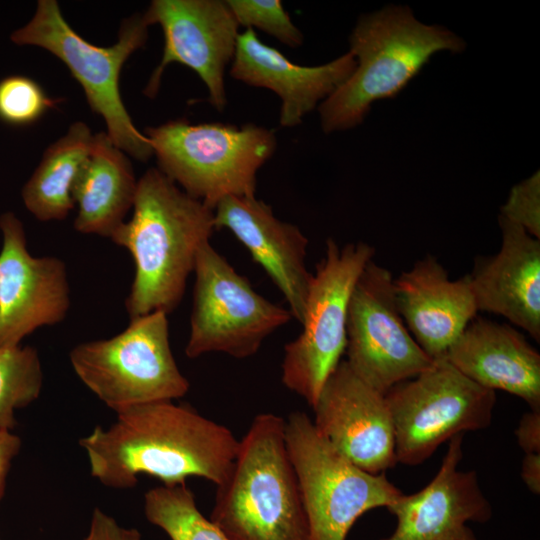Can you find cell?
<instances>
[{"label":"cell","instance_id":"1","mask_svg":"<svg viewBox=\"0 0 540 540\" xmlns=\"http://www.w3.org/2000/svg\"><path fill=\"white\" fill-rule=\"evenodd\" d=\"M108 428L97 426L80 439L91 475L104 486L133 488L150 475L164 486L196 476L216 486L226 479L239 440L226 426L187 404L158 401L116 412Z\"/></svg>","mask_w":540,"mask_h":540},{"label":"cell","instance_id":"2","mask_svg":"<svg viewBox=\"0 0 540 540\" xmlns=\"http://www.w3.org/2000/svg\"><path fill=\"white\" fill-rule=\"evenodd\" d=\"M133 215L110 239L131 255L135 273L125 308L130 319L180 304L200 248L215 230L214 213L158 168L137 182Z\"/></svg>","mask_w":540,"mask_h":540},{"label":"cell","instance_id":"3","mask_svg":"<svg viewBox=\"0 0 540 540\" xmlns=\"http://www.w3.org/2000/svg\"><path fill=\"white\" fill-rule=\"evenodd\" d=\"M349 46L354 71L318 106L327 134L361 124L374 102L397 95L432 55L460 53L466 44L447 28L420 22L408 6L388 5L359 18Z\"/></svg>","mask_w":540,"mask_h":540},{"label":"cell","instance_id":"4","mask_svg":"<svg viewBox=\"0 0 540 540\" xmlns=\"http://www.w3.org/2000/svg\"><path fill=\"white\" fill-rule=\"evenodd\" d=\"M216 487L210 520L230 540H309L282 417L262 413L253 419Z\"/></svg>","mask_w":540,"mask_h":540},{"label":"cell","instance_id":"5","mask_svg":"<svg viewBox=\"0 0 540 540\" xmlns=\"http://www.w3.org/2000/svg\"><path fill=\"white\" fill-rule=\"evenodd\" d=\"M158 169L212 210L228 196H255L257 172L277 147L273 130L247 123L177 119L145 133Z\"/></svg>","mask_w":540,"mask_h":540},{"label":"cell","instance_id":"6","mask_svg":"<svg viewBox=\"0 0 540 540\" xmlns=\"http://www.w3.org/2000/svg\"><path fill=\"white\" fill-rule=\"evenodd\" d=\"M148 27L143 14H134L122 21L116 43L100 47L72 29L57 1L39 0L32 19L10 38L17 45L38 46L59 58L82 86L90 108L104 119L111 141L145 162L154 155L153 149L122 101L119 77L126 60L146 43Z\"/></svg>","mask_w":540,"mask_h":540},{"label":"cell","instance_id":"7","mask_svg":"<svg viewBox=\"0 0 540 540\" xmlns=\"http://www.w3.org/2000/svg\"><path fill=\"white\" fill-rule=\"evenodd\" d=\"M167 315L155 311L132 318L117 335L82 342L70 351L75 374L115 413L188 392L189 381L171 351Z\"/></svg>","mask_w":540,"mask_h":540},{"label":"cell","instance_id":"8","mask_svg":"<svg viewBox=\"0 0 540 540\" xmlns=\"http://www.w3.org/2000/svg\"><path fill=\"white\" fill-rule=\"evenodd\" d=\"M285 440L309 525V540H345L364 513L401 494L386 476L356 466L316 430L305 412L285 420Z\"/></svg>","mask_w":540,"mask_h":540},{"label":"cell","instance_id":"9","mask_svg":"<svg viewBox=\"0 0 540 540\" xmlns=\"http://www.w3.org/2000/svg\"><path fill=\"white\" fill-rule=\"evenodd\" d=\"M374 254L365 242L339 246L328 239L312 274L302 331L285 345L282 361V383L312 408L346 350L349 300Z\"/></svg>","mask_w":540,"mask_h":540},{"label":"cell","instance_id":"10","mask_svg":"<svg viewBox=\"0 0 540 540\" xmlns=\"http://www.w3.org/2000/svg\"><path fill=\"white\" fill-rule=\"evenodd\" d=\"M392 416L397 463L422 464L454 436L487 428L496 392L458 371L444 357L386 394Z\"/></svg>","mask_w":540,"mask_h":540},{"label":"cell","instance_id":"11","mask_svg":"<svg viewBox=\"0 0 540 540\" xmlns=\"http://www.w3.org/2000/svg\"><path fill=\"white\" fill-rule=\"evenodd\" d=\"M193 273L188 358L209 353L248 358L293 318L289 309L260 295L210 242L200 248Z\"/></svg>","mask_w":540,"mask_h":540},{"label":"cell","instance_id":"12","mask_svg":"<svg viewBox=\"0 0 540 540\" xmlns=\"http://www.w3.org/2000/svg\"><path fill=\"white\" fill-rule=\"evenodd\" d=\"M393 281L387 268L369 261L354 285L347 315L346 362L382 394L433 363L399 313Z\"/></svg>","mask_w":540,"mask_h":540},{"label":"cell","instance_id":"13","mask_svg":"<svg viewBox=\"0 0 540 540\" xmlns=\"http://www.w3.org/2000/svg\"><path fill=\"white\" fill-rule=\"evenodd\" d=\"M148 25L158 24L164 34L160 63L144 94L154 98L165 68L180 63L197 73L209 93V102L223 111L226 103L225 70L232 62L239 25L226 1L153 0L143 14Z\"/></svg>","mask_w":540,"mask_h":540},{"label":"cell","instance_id":"14","mask_svg":"<svg viewBox=\"0 0 540 540\" xmlns=\"http://www.w3.org/2000/svg\"><path fill=\"white\" fill-rule=\"evenodd\" d=\"M0 349L20 346L40 327L62 322L71 306L65 263L34 257L22 222L12 212L0 216Z\"/></svg>","mask_w":540,"mask_h":540},{"label":"cell","instance_id":"15","mask_svg":"<svg viewBox=\"0 0 540 540\" xmlns=\"http://www.w3.org/2000/svg\"><path fill=\"white\" fill-rule=\"evenodd\" d=\"M313 425L338 452L372 474L397 464L395 430L385 394L341 360L315 405Z\"/></svg>","mask_w":540,"mask_h":540},{"label":"cell","instance_id":"16","mask_svg":"<svg viewBox=\"0 0 540 540\" xmlns=\"http://www.w3.org/2000/svg\"><path fill=\"white\" fill-rule=\"evenodd\" d=\"M463 436L449 440L434 478L421 490L401 494L387 509L396 517L395 530L380 540H479L467 523H485L492 506L476 471L459 469Z\"/></svg>","mask_w":540,"mask_h":540},{"label":"cell","instance_id":"17","mask_svg":"<svg viewBox=\"0 0 540 540\" xmlns=\"http://www.w3.org/2000/svg\"><path fill=\"white\" fill-rule=\"evenodd\" d=\"M213 213L215 230H229L248 250L282 293L292 317L301 323L312 278L306 266L307 237L296 225L278 219L255 196L225 197Z\"/></svg>","mask_w":540,"mask_h":540},{"label":"cell","instance_id":"18","mask_svg":"<svg viewBox=\"0 0 540 540\" xmlns=\"http://www.w3.org/2000/svg\"><path fill=\"white\" fill-rule=\"evenodd\" d=\"M355 67L349 51L322 65H298L248 28L238 34L230 74L249 86L273 91L281 100L280 125L295 127L341 86Z\"/></svg>","mask_w":540,"mask_h":540},{"label":"cell","instance_id":"19","mask_svg":"<svg viewBox=\"0 0 540 540\" xmlns=\"http://www.w3.org/2000/svg\"><path fill=\"white\" fill-rule=\"evenodd\" d=\"M399 313L431 358L443 357L478 309L469 275L457 280L432 255L417 260L393 281Z\"/></svg>","mask_w":540,"mask_h":540},{"label":"cell","instance_id":"20","mask_svg":"<svg viewBox=\"0 0 540 540\" xmlns=\"http://www.w3.org/2000/svg\"><path fill=\"white\" fill-rule=\"evenodd\" d=\"M499 251L479 257L468 274L479 311L505 317L540 341V239L498 216Z\"/></svg>","mask_w":540,"mask_h":540},{"label":"cell","instance_id":"21","mask_svg":"<svg viewBox=\"0 0 540 540\" xmlns=\"http://www.w3.org/2000/svg\"><path fill=\"white\" fill-rule=\"evenodd\" d=\"M443 357L476 384L540 410V354L514 326L476 316Z\"/></svg>","mask_w":540,"mask_h":540},{"label":"cell","instance_id":"22","mask_svg":"<svg viewBox=\"0 0 540 540\" xmlns=\"http://www.w3.org/2000/svg\"><path fill=\"white\" fill-rule=\"evenodd\" d=\"M137 182L129 158L104 132L93 136L73 189L74 229L110 238L133 207Z\"/></svg>","mask_w":540,"mask_h":540},{"label":"cell","instance_id":"23","mask_svg":"<svg viewBox=\"0 0 540 540\" xmlns=\"http://www.w3.org/2000/svg\"><path fill=\"white\" fill-rule=\"evenodd\" d=\"M93 134L83 122L50 145L22 189L29 212L40 221L63 220L74 207L73 189L89 156Z\"/></svg>","mask_w":540,"mask_h":540},{"label":"cell","instance_id":"24","mask_svg":"<svg viewBox=\"0 0 540 540\" xmlns=\"http://www.w3.org/2000/svg\"><path fill=\"white\" fill-rule=\"evenodd\" d=\"M144 512L171 540H230L202 515L186 483L150 489L144 496Z\"/></svg>","mask_w":540,"mask_h":540},{"label":"cell","instance_id":"25","mask_svg":"<svg viewBox=\"0 0 540 540\" xmlns=\"http://www.w3.org/2000/svg\"><path fill=\"white\" fill-rule=\"evenodd\" d=\"M43 371L35 348L0 349V429L16 425L15 411L38 399Z\"/></svg>","mask_w":540,"mask_h":540},{"label":"cell","instance_id":"26","mask_svg":"<svg viewBox=\"0 0 540 540\" xmlns=\"http://www.w3.org/2000/svg\"><path fill=\"white\" fill-rule=\"evenodd\" d=\"M56 102L30 77L10 75L0 80V120L9 125L33 124Z\"/></svg>","mask_w":540,"mask_h":540},{"label":"cell","instance_id":"27","mask_svg":"<svg viewBox=\"0 0 540 540\" xmlns=\"http://www.w3.org/2000/svg\"><path fill=\"white\" fill-rule=\"evenodd\" d=\"M239 26L257 28L279 42L296 48L304 36L280 0H225Z\"/></svg>","mask_w":540,"mask_h":540},{"label":"cell","instance_id":"28","mask_svg":"<svg viewBox=\"0 0 540 540\" xmlns=\"http://www.w3.org/2000/svg\"><path fill=\"white\" fill-rule=\"evenodd\" d=\"M522 227L531 236L540 239V173L514 185L500 214Z\"/></svg>","mask_w":540,"mask_h":540},{"label":"cell","instance_id":"29","mask_svg":"<svg viewBox=\"0 0 540 540\" xmlns=\"http://www.w3.org/2000/svg\"><path fill=\"white\" fill-rule=\"evenodd\" d=\"M83 540H141V535L134 528L121 527L114 518L96 508Z\"/></svg>","mask_w":540,"mask_h":540},{"label":"cell","instance_id":"30","mask_svg":"<svg viewBox=\"0 0 540 540\" xmlns=\"http://www.w3.org/2000/svg\"><path fill=\"white\" fill-rule=\"evenodd\" d=\"M515 436L524 453L540 454V410H531L521 417Z\"/></svg>","mask_w":540,"mask_h":540},{"label":"cell","instance_id":"31","mask_svg":"<svg viewBox=\"0 0 540 540\" xmlns=\"http://www.w3.org/2000/svg\"><path fill=\"white\" fill-rule=\"evenodd\" d=\"M21 448V439L11 430L0 429V501L4 495L6 477L13 458Z\"/></svg>","mask_w":540,"mask_h":540},{"label":"cell","instance_id":"32","mask_svg":"<svg viewBox=\"0 0 540 540\" xmlns=\"http://www.w3.org/2000/svg\"><path fill=\"white\" fill-rule=\"evenodd\" d=\"M521 478L526 487L536 495L540 494V454L525 453L521 464Z\"/></svg>","mask_w":540,"mask_h":540}]
</instances>
